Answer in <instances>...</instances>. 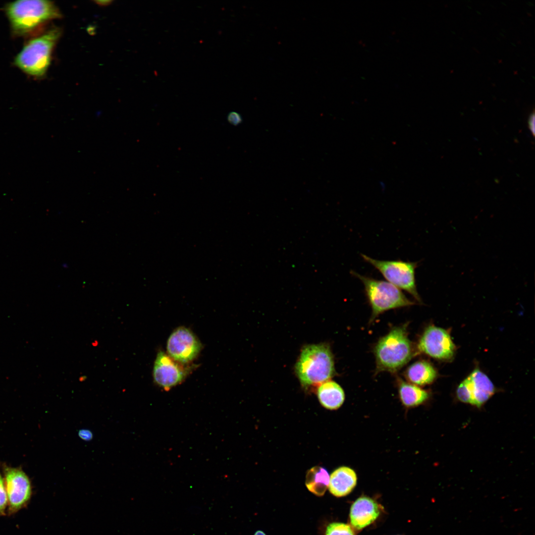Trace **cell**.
<instances>
[{
  "instance_id": "7c38bea8",
  "label": "cell",
  "mask_w": 535,
  "mask_h": 535,
  "mask_svg": "<svg viewBox=\"0 0 535 535\" xmlns=\"http://www.w3.org/2000/svg\"><path fill=\"white\" fill-rule=\"evenodd\" d=\"M355 471L348 467H341L331 474L328 485L330 492L336 497H343L350 493L357 483Z\"/></svg>"
},
{
  "instance_id": "8fae6325",
  "label": "cell",
  "mask_w": 535,
  "mask_h": 535,
  "mask_svg": "<svg viewBox=\"0 0 535 535\" xmlns=\"http://www.w3.org/2000/svg\"><path fill=\"white\" fill-rule=\"evenodd\" d=\"M379 505L374 499L361 496L352 504L349 519L351 526L356 530H361L374 522L380 514Z\"/></svg>"
},
{
  "instance_id": "6da1fadb",
  "label": "cell",
  "mask_w": 535,
  "mask_h": 535,
  "mask_svg": "<svg viewBox=\"0 0 535 535\" xmlns=\"http://www.w3.org/2000/svg\"><path fill=\"white\" fill-rule=\"evenodd\" d=\"M408 324L392 327L377 341L374 348L375 374H395L418 354L408 337Z\"/></svg>"
},
{
  "instance_id": "d6986e66",
  "label": "cell",
  "mask_w": 535,
  "mask_h": 535,
  "mask_svg": "<svg viewBox=\"0 0 535 535\" xmlns=\"http://www.w3.org/2000/svg\"><path fill=\"white\" fill-rule=\"evenodd\" d=\"M457 395L461 401L472 404L473 395L470 378L468 376L457 387Z\"/></svg>"
},
{
  "instance_id": "44dd1931",
  "label": "cell",
  "mask_w": 535,
  "mask_h": 535,
  "mask_svg": "<svg viewBox=\"0 0 535 535\" xmlns=\"http://www.w3.org/2000/svg\"><path fill=\"white\" fill-rule=\"evenodd\" d=\"M227 119L230 124L234 126L238 125L242 122L241 115L236 111L229 112L227 115Z\"/></svg>"
},
{
  "instance_id": "4fadbf2b",
  "label": "cell",
  "mask_w": 535,
  "mask_h": 535,
  "mask_svg": "<svg viewBox=\"0 0 535 535\" xmlns=\"http://www.w3.org/2000/svg\"><path fill=\"white\" fill-rule=\"evenodd\" d=\"M468 377L473 395L472 404L479 407L493 394L495 387L489 377L479 369H475Z\"/></svg>"
},
{
  "instance_id": "ffe728a7",
  "label": "cell",
  "mask_w": 535,
  "mask_h": 535,
  "mask_svg": "<svg viewBox=\"0 0 535 535\" xmlns=\"http://www.w3.org/2000/svg\"><path fill=\"white\" fill-rule=\"evenodd\" d=\"M7 506V498L3 477L0 472V515H5Z\"/></svg>"
},
{
  "instance_id": "2e32d148",
  "label": "cell",
  "mask_w": 535,
  "mask_h": 535,
  "mask_svg": "<svg viewBox=\"0 0 535 535\" xmlns=\"http://www.w3.org/2000/svg\"><path fill=\"white\" fill-rule=\"evenodd\" d=\"M397 380L399 397L406 407L417 406L428 398V394L425 390L415 384L405 381L401 378H398Z\"/></svg>"
},
{
  "instance_id": "7a4b0ae2",
  "label": "cell",
  "mask_w": 535,
  "mask_h": 535,
  "mask_svg": "<svg viewBox=\"0 0 535 535\" xmlns=\"http://www.w3.org/2000/svg\"><path fill=\"white\" fill-rule=\"evenodd\" d=\"M295 371L305 388L319 386L336 374L333 356L325 343L305 346L295 364Z\"/></svg>"
},
{
  "instance_id": "5bb4252c",
  "label": "cell",
  "mask_w": 535,
  "mask_h": 535,
  "mask_svg": "<svg viewBox=\"0 0 535 535\" xmlns=\"http://www.w3.org/2000/svg\"><path fill=\"white\" fill-rule=\"evenodd\" d=\"M404 376L409 382L416 385H425L433 382L437 372L433 365L426 360H419L405 370Z\"/></svg>"
},
{
  "instance_id": "3957f363",
  "label": "cell",
  "mask_w": 535,
  "mask_h": 535,
  "mask_svg": "<svg viewBox=\"0 0 535 535\" xmlns=\"http://www.w3.org/2000/svg\"><path fill=\"white\" fill-rule=\"evenodd\" d=\"M5 12L13 33L18 36L30 33L47 21L60 16L54 4L43 0L13 1L6 5Z\"/></svg>"
},
{
  "instance_id": "9a60e30c",
  "label": "cell",
  "mask_w": 535,
  "mask_h": 535,
  "mask_svg": "<svg viewBox=\"0 0 535 535\" xmlns=\"http://www.w3.org/2000/svg\"><path fill=\"white\" fill-rule=\"evenodd\" d=\"M317 396L321 405L329 410L339 408L343 403L345 394L336 382L328 380L318 386Z\"/></svg>"
},
{
  "instance_id": "5b68a950",
  "label": "cell",
  "mask_w": 535,
  "mask_h": 535,
  "mask_svg": "<svg viewBox=\"0 0 535 535\" xmlns=\"http://www.w3.org/2000/svg\"><path fill=\"white\" fill-rule=\"evenodd\" d=\"M351 274L363 283L365 294L372 313L370 322L374 321L380 314L391 309L414 305L399 288L382 280L363 275L352 271Z\"/></svg>"
},
{
  "instance_id": "603a6c76",
  "label": "cell",
  "mask_w": 535,
  "mask_h": 535,
  "mask_svg": "<svg viewBox=\"0 0 535 535\" xmlns=\"http://www.w3.org/2000/svg\"><path fill=\"white\" fill-rule=\"evenodd\" d=\"M528 122L529 128V129H530L533 136H534V135H535V117L534 111H533L530 115V116L529 117Z\"/></svg>"
},
{
  "instance_id": "cb8c5ba5",
  "label": "cell",
  "mask_w": 535,
  "mask_h": 535,
  "mask_svg": "<svg viewBox=\"0 0 535 535\" xmlns=\"http://www.w3.org/2000/svg\"><path fill=\"white\" fill-rule=\"evenodd\" d=\"M254 535H266V534L263 531L258 530L255 533Z\"/></svg>"
},
{
  "instance_id": "e0dca14e",
  "label": "cell",
  "mask_w": 535,
  "mask_h": 535,
  "mask_svg": "<svg viewBox=\"0 0 535 535\" xmlns=\"http://www.w3.org/2000/svg\"><path fill=\"white\" fill-rule=\"evenodd\" d=\"M330 476L324 468L315 466L310 469L306 477V485L308 490L319 496L324 495L329 485Z\"/></svg>"
},
{
  "instance_id": "8992f818",
  "label": "cell",
  "mask_w": 535,
  "mask_h": 535,
  "mask_svg": "<svg viewBox=\"0 0 535 535\" xmlns=\"http://www.w3.org/2000/svg\"><path fill=\"white\" fill-rule=\"evenodd\" d=\"M363 259L378 270L388 282L408 292L415 299L422 303L417 291L415 271L418 263L402 260H378L361 254Z\"/></svg>"
},
{
  "instance_id": "30bf717a",
  "label": "cell",
  "mask_w": 535,
  "mask_h": 535,
  "mask_svg": "<svg viewBox=\"0 0 535 535\" xmlns=\"http://www.w3.org/2000/svg\"><path fill=\"white\" fill-rule=\"evenodd\" d=\"M189 370L182 364L160 351L154 363V380L160 387L168 391L182 382L189 373Z\"/></svg>"
},
{
  "instance_id": "ba28073f",
  "label": "cell",
  "mask_w": 535,
  "mask_h": 535,
  "mask_svg": "<svg viewBox=\"0 0 535 535\" xmlns=\"http://www.w3.org/2000/svg\"><path fill=\"white\" fill-rule=\"evenodd\" d=\"M416 349L418 353L436 359L449 360L454 354L455 346L446 330L430 325L421 335Z\"/></svg>"
},
{
  "instance_id": "277c9868",
  "label": "cell",
  "mask_w": 535,
  "mask_h": 535,
  "mask_svg": "<svg viewBox=\"0 0 535 535\" xmlns=\"http://www.w3.org/2000/svg\"><path fill=\"white\" fill-rule=\"evenodd\" d=\"M61 32L54 28L27 42L16 55L15 65L31 76L40 77L50 64L53 49Z\"/></svg>"
},
{
  "instance_id": "ac0fdd59",
  "label": "cell",
  "mask_w": 535,
  "mask_h": 535,
  "mask_svg": "<svg viewBox=\"0 0 535 535\" xmlns=\"http://www.w3.org/2000/svg\"><path fill=\"white\" fill-rule=\"evenodd\" d=\"M325 535H356L352 527L347 524L333 522L326 527Z\"/></svg>"
},
{
  "instance_id": "9c48e42d",
  "label": "cell",
  "mask_w": 535,
  "mask_h": 535,
  "mask_svg": "<svg viewBox=\"0 0 535 535\" xmlns=\"http://www.w3.org/2000/svg\"><path fill=\"white\" fill-rule=\"evenodd\" d=\"M201 349V344L197 337L190 329L184 326L175 329L167 340V354L182 364L193 361Z\"/></svg>"
},
{
  "instance_id": "7402d4cb",
  "label": "cell",
  "mask_w": 535,
  "mask_h": 535,
  "mask_svg": "<svg viewBox=\"0 0 535 535\" xmlns=\"http://www.w3.org/2000/svg\"><path fill=\"white\" fill-rule=\"evenodd\" d=\"M78 435L80 438L85 441H90L93 438V433L91 431L87 429H81L78 431Z\"/></svg>"
},
{
  "instance_id": "52a82bcc",
  "label": "cell",
  "mask_w": 535,
  "mask_h": 535,
  "mask_svg": "<svg viewBox=\"0 0 535 535\" xmlns=\"http://www.w3.org/2000/svg\"><path fill=\"white\" fill-rule=\"evenodd\" d=\"M3 479L7 498L8 512L12 514L25 507L32 495L31 482L20 468L3 467Z\"/></svg>"
}]
</instances>
